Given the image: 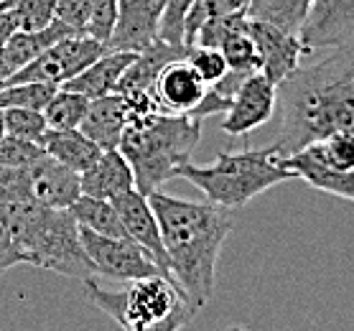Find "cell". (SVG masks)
I'll use <instances>...</instances> for the list:
<instances>
[{
    "mask_svg": "<svg viewBox=\"0 0 354 331\" xmlns=\"http://www.w3.org/2000/svg\"><path fill=\"white\" fill-rule=\"evenodd\" d=\"M69 211L77 219V225L84 227V229H92L97 234H107V237H128L110 199L80 194L74 199L72 207H69Z\"/></svg>",
    "mask_w": 354,
    "mask_h": 331,
    "instance_id": "7402d4cb",
    "label": "cell"
},
{
    "mask_svg": "<svg viewBox=\"0 0 354 331\" xmlns=\"http://www.w3.org/2000/svg\"><path fill=\"white\" fill-rule=\"evenodd\" d=\"M10 6H13V3H10V0H0V10H8Z\"/></svg>",
    "mask_w": 354,
    "mask_h": 331,
    "instance_id": "74e56055",
    "label": "cell"
},
{
    "mask_svg": "<svg viewBox=\"0 0 354 331\" xmlns=\"http://www.w3.org/2000/svg\"><path fill=\"white\" fill-rule=\"evenodd\" d=\"M248 0H192V6L186 10L184 18V44L189 46L194 41V33L199 31V26L204 21H209L214 16H225V13H234V10L245 8Z\"/></svg>",
    "mask_w": 354,
    "mask_h": 331,
    "instance_id": "484cf974",
    "label": "cell"
},
{
    "mask_svg": "<svg viewBox=\"0 0 354 331\" xmlns=\"http://www.w3.org/2000/svg\"><path fill=\"white\" fill-rule=\"evenodd\" d=\"M0 222L10 232L26 265L77 281L97 278L82 247L80 225L69 209L36 202H6L0 204Z\"/></svg>",
    "mask_w": 354,
    "mask_h": 331,
    "instance_id": "3957f363",
    "label": "cell"
},
{
    "mask_svg": "<svg viewBox=\"0 0 354 331\" xmlns=\"http://www.w3.org/2000/svg\"><path fill=\"white\" fill-rule=\"evenodd\" d=\"M199 138L201 120L194 115L148 113L128 117L118 151L133 169L136 189L148 196L176 178L178 169L192 161Z\"/></svg>",
    "mask_w": 354,
    "mask_h": 331,
    "instance_id": "277c9868",
    "label": "cell"
},
{
    "mask_svg": "<svg viewBox=\"0 0 354 331\" xmlns=\"http://www.w3.org/2000/svg\"><path fill=\"white\" fill-rule=\"evenodd\" d=\"M6 113V133L16 138H26V140H36L41 143V138L46 133V120L41 110H28V107H8Z\"/></svg>",
    "mask_w": 354,
    "mask_h": 331,
    "instance_id": "f1b7e54d",
    "label": "cell"
},
{
    "mask_svg": "<svg viewBox=\"0 0 354 331\" xmlns=\"http://www.w3.org/2000/svg\"><path fill=\"white\" fill-rule=\"evenodd\" d=\"M110 202H113L115 211L120 217L125 234L148 258L153 260L163 275H171L169 255H166V247H163V240H161V227H158V219H156L153 209H151L148 196L140 194L138 189H128V191L118 194Z\"/></svg>",
    "mask_w": 354,
    "mask_h": 331,
    "instance_id": "8fae6325",
    "label": "cell"
},
{
    "mask_svg": "<svg viewBox=\"0 0 354 331\" xmlns=\"http://www.w3.org/2000/svg\"><path fill=\"white\" fill-rule=\"evenodd\" d=\"M125 125H128L125 102L120 100L118 92H113V95H102V97L89 100L87 113H84V117L80 122V130L92 143H97V148L110 151V148L120 146Z\"/></svg>",
    "mask_w": 354,
    "mask_h": 331,
    "instance_id": "ac0fdd59",
    "label": "cell"
},
{
    "mask_svg": "<svg viewBox=\"0 0 354 331\" xmlns=\"http://www.w3.org/2000/svg\"><path fill=\"white\" fill-rule=\"evenodd\" d=\"M89 100L80 92H72V89L57 87L54 95L44 105V120H46L48 130H72L80 128L82 117L87 113Z\"/></svg>",
    "mask_w": 354,
    "mask_h": 331,
    "instance_id": "603a6c76",
    "label": "cell"
},
{
    "mask_svg": "<svg viewBox=\"0 0 354 331\" xmlns=\"http://www.w3.org/2000/svg\"><path fill=\"white\" fill-rule=\"evenodd\" d=\"M148 202L161 227L171 278L201 311L214 293L219 252L234 227L232 209L212 202H186L158 189L148 194Z\"/></svg>",
    "mask_w": 354,
    "mask_h": 331,
    "instance_id": "7a4b0ae2",
    "label": "cell"
},
{
    "mask_svg": "<svg viewBox=\"0 0 354 331\" xmlns=\"http://www.w3.org/2000/svg\"><path fill=\"white\" fill-rule=\"evenodd\" d=\"M248 31L252 36V41H255V46H258L260 72L275 84L301 64V57H306L304 44H301L296 33H288L278 28V26L255 21V18H248Z\"/></svg>",
    "mask_w": 354,
    "mask_h": 331,
    "instance_id": "5bb4252c",
    "label": "cell"
},
{
    "mask_svg": "<svg viewBox=\"0 0 354 331\" xmlns=\"http://www.w3.org/2000/svg\"><path fill=\"white\" fill-rule=\"evenodd\" d=\"M207 92V84L199 79L194 66L184 57L171 59L163 66L153 84V97L161 113H192Z\"/></svg>",
    "mask_w": 354,
    "mask_h": 331,
    "instance_id": "9a60e30c",
    "label": "cell"
},
{
    "mask_svg": "<svg viewBox=\"0 0 354 331\" xmlns=\"http://www.w3.org/2000/svg\"><path fill=\"white\" fill-rule=\"evenodd\" d=\"M273 117L278 130L266 148L281 158L334 130H354V41L283 77L275 84Z\"/></svg>",
    "mask_w": 354,
    "mask_h": 331,
    "instance_id": "6da1fadb",
    "label": "cell"
},
{
    "mask_svg": "<svg viewBox=\"0 0 354 331\" xmlns=\"http://www.w3.org/2000/svg\"><path fill=\"white\" fill-rule=\"evenodd\" d=\"M304 51L334 49L354 41V0H314L298 33Z\"/></svg>",
    "mask_w": 354,
    "mask_h": 331,
    "instance_id": "30bf717a",
    "label": "cell"
},
{
    "mask_svg": "<svg viewBox=\"0 0 354 331\" xmlns=\"http://www.w3.org/2000/svg\"><path fill=\"white\" fill-rule=\"evenodd\" d=\"M136 59L133 51H105L102 57H97L89 66H84L80 74H74L72 79H66L62 87L80 92L87 100L102 97V95H113L122 72Z\"/></svg>",
    "mask_w": 354,
    "mask_h": 331,
    "instance_id": "d6986e66",
    "label": "cell"
},
{
    "mask_svg": "<svg viewBox=\"0 0 354 331\" xmlns=\"http://www.w3.org/2000/svg\"><path fill=\"white\" fill-rule=\"evenodd\" d=\"M26 191H28V202L69 209L74 199L82 194L80 173L44 153L31 166H26Z\"/></svg>",
    "mask_w": 354,
    "mask_h": 331,
    "instance_id": "4fadbf2b",
    "label": "cell"
},
{
    "mask_svg": "<svg viewBox=\"0 0 354 331\" xmlns=\"http://www.w3.org/2000/svg\"><path fill=\"white\" fill-rule=\"evenodd\" d=\"M6 135H8V133H6V113H3V107H0V140Z\"/></svg>",
    "mask_w": 354,
    "mask_h": 331,
    "instance_id": "8d00e7d4",
    "label": "cell"
},
{
    "mask_svg": "<svg viewBox=\"0 0 354 331\" xmlns=\"http://www.w3.org/2000/svg\"><path fill=\"white\" fill-rule=\"evenodd\" d=\"M41 148L46 151L51 158H57L59 163H64L77 173L89 169L97 161V155L102 153V148H97L80 128L72 130H46L41 138Z\"/></svg>",
    "mask_w": 354,
    "mask_h": 331,
    "instance_id": "ffe728a7",
    "label": "cell"
},
{
    "mask_svg": "<svg viewBox=\"0 0 354 331\" xmlns=\"http://www.w3.org/2000/svg\"><path fill=\"white\" fill-rule=\"evenodd\" d=\"M184 59L194 66V72L199 74V79L209 87L217 79H222L227 74V62L222 57V51L214 49V46H204V44H189L186 46Z\"/></svg>",
    "mask_w": 354,
    "mask_h": 331,
    "instance_id": "4316f807",
    "label": "cell"
},
{
    "mask_svg": "<svg viewBox=\"0 0 354 331\" xmlns=\"http://www.w3.org/2000/svg\"><path fill=\"white\" fill-rule=\"evenodd\" d=\"M18 31H41L57 21L54 0H16L10 6Z\"/></svg>",
    "mask_w": 354,
    "mask_h": 331,
    "instance_id": "83f0119b",
    "label": "cell"
},
{
    "mask_svg": "<svg viewBox=\"0 0 354 331\" xmlns=\"http://www.w3.org/2000/svg\"><path fill=\"white\" fill-rule=\"evenodd\" d=\"M324 163L334 169L354 171V130H334L311 143Z\"/></svg>",
    "mask_w": 354,
    "mask_h": 331,
    "instance_id": "d4e9b609",
    "label": "cell"
},
{
    "mask_svg": "<svg viewBox=\"0 0 354 331\" xmlns=\"http://www.w3.org/2000/svg\"><path fill=\"white\" fill-rule=\"evenodd\" d=\"M57 18L62 23L72 26L77 33H87L89 21V0H54Z\"/></svg>",
    "mask_w": 354,
    "mask_h": 331,
    "instance_id": "836d02e7",
    "label": "cell"
},
{
    "mask_svg": "<svg viewBox=\"0 0 354 331\" xmlns=\"http://www.w3.org/2000/svg\"><path fill=\"white\" fill-rule=\"evenodd\" d=\"M105 51V44L92 39L89 33H72L41 51L39 57L31 59L24 69H18L8 82H44L51 87H62L66 79L80 74Z\"/></svg>",
    "mask_w": 354,
    "mask_h": 331,
    "instance_id": "52a82bcc",
    "label": "cell"
},
{
    "mask_svg": "<svg viewBox=\"0 0 354 331\" xmlns=\"http://www.w3.org/2000/svg\"><path fill=\"white\" fill-rule=\"evenodd\" d=\"M80 237L82 247L95 267V275H105L118 283H125L143 278V275L161 273L158 265L130 237H107V234H97L84 227H80Z\"/></svg>",
    "mask_w": 354,
    "mask_h": 331,
    "instance_id": "ba28073f",
    "label": "cell"
},
{
    "mask_svg": "<svg viewBox=\"0 0 354 331\" xmlns=\"http://www.w3.org/2000/svg\"><path fill=\"white\" fill-rule=\"evenodd\" d=\"M51 84L44 82H8L0 87V107H28V110H44L51 95H54Z\"/></svg>",
    "mask_w": 354,
    "mask_h": 331,
    "instance_id": "cb8c5ba5",
    "label": "cell"
},
{
    "mask_svg": "<svg viewBox=\"0 0 354 331\" xmlns=\"http://www.w3.org/2000/svg\"><path fill=\"white\" fill-rule=\"evenodd\" d=\"M192 0H163V16L158 26V39L169 44H184V18Z\"/></svg>",
    "mask_w": 354,
    "mask_h": 331,
    "instance_id": "4dcf8cb0",
    "label": "cell"
},
{
    "mask_svg": "<svg viewBox=\"0 0 354 331\" xmlns=\"http://www.w3.org/2000/svg\"><path fill=\"white\" fill-rule=\"evenodd\" d=\"M80 189L87 196L115 199L122 191L136 189V176L125 155L118 148H110V151H102L97 155V161L80 173Z\"/></svg>",
    "mask_w": 354,
    "mask_h": 331,
    "instance_id": "e0dca14e",
    "label": "cell"
},
{
    "mask_svg": "<svg viewBox=\"0 0 354 331\" xmlns=\"http://www.w3.org/2000/svg\"><path fill=\"white\" fill-rule=\"evenodd\" d=\"M281 163L286 169L293 171L296 178H304L306 184H311L314 189L324 191V194L354 202V171H342L329 166V163H324L311 143L304 146L301 151H296V153L283 155Z\"/></svg>",
    "mask_w": 354,
    "mask_h": 331,
    "instance_id": "2e32d148",
    "label": "cell"
},
{
    "mask_svg": "<svg viewBox=\"0 0 354 331\" xmlns=\"http://www.w3.org/2000/svg\"><path fill=\"white\" fill-rule=\"evenodd\" d=\"M311 6H314V0H248L245 13L248 18L266 21V23L278 26L283 31L298 36Z\"/></svg>",
    "mask_w": 354,
    "mask_h": 331,
    "instance_id": "44dd1931",
    "label": "cell"
},
{
    "mask_svg": "<svg viewBox=\"0 0 354 331\" xmlns=\"http://www.w3.org/2000/svg\"><path fill=\"white\" fill-rule=\"evenodd\" d=\"M275 115V82H270L263 72H250L234 87L232 102L227 107L222 130L227 135H248L252 130L263 128Z\"/></svg>",
    "mask_w": 354,
    "mask_h": 331,
    "instance_id": "9c48e42d",
    "label": "cell"
},
{
    "mask_svg": "<svg viewBox=\"0 0 354 331\" xmlns=\"http://www.w3.org/2000/svg\"><path fill=\"white\" fill-rule=\"evenodd\" d=\"M46 151L36 140H26V138H16V135H6L0 140V166L26 169V166H31Z\"/></svg>",
    "mask_w": 354,
    "mask_h": 331,
    "instance_id": "f546056e",
    "label": "cell"
},
{
    "mask_svg": "<svg viewBox=\"0 0 354 331\" xmlns=\"http://www.w3.org/2000/svg\"><path fill=\"white\" fill-rule=\"evenodd\" d=\"M24 258H21V252H18L16 243H13V237L10 232L6 229V225L0 222V275L10 270L13 265H21Z\"/></svg>",
    "mask_w": 354,
    "mask_h": 331,
    "instance_id": "e575fe53",
    "label": "cell"
},
{
    "mask_svg": "<svg viewBox=\"0 0 354 331\" xmlns=\"http://www.w3.org/2000/svg\"><path fill=\"white\" fill-rule=\"evenodd\" d=\"M115 18H118V0H89L87 33L105 44L113 33Z\"/></svg>",
    "mask_w": 354,
    "mask_h": 331,
    "instance_id": "1f68e13d",
    "label": "cell"
},
{
    "mask_svg": "<svg viewBox=\"0 0 354 331\" xmlns=\"http://www.w3.org/2000/svg\"><path fill=\"white\" fill-rule=\"evenodd\" d=\"M176 178H186L196 186L204 199L219 204L225 209H242L255 196L268 189L293 181L296 173L281 163L268 148H248V151H225L209 166H194L192 161L178 169Z\"/></svg>",
    "mask_w": 354,
    "mask_h": 331,
    "instance_id": "8992f818",
    "label": "cell"
},
{
    "mask_svg": "<svg viewBox=\"0 0 354 331\" xmlns=\"http://www.w3.org/2000/svg\"><path fill=\"white\" fill-rule=\"evenodd\" d=\"M10 3H16V0H10Z\"/></svg>",
    "mask_w": 354,
    "mask_h": 331,
    "instance_id": "f35d334b",
    "label": "cell"
},
{
    "mask_svg": "<svg viewBox=\"0 0 354 331\" xmlns=\"http://www.w3.org/2000/svg\"><path fill=\"white\" fill-rule=\"evenodd\" d=\"M163 0H118V18L105 41L107 51H143L158 39Z\"/></svg>",
    "mask_w": 354,
    "mask_h": 331,
    "instance_id": "7c38bea8",
    "label": "cell"
},
{
    "mask_svg": "<svg viewBox=\"0 0 354 331\" xmlns=\"http://www.w3.org/2000/svg\"><path fill=\"white\" fill-rule=\"evenodd\" d=\"M16 31H18V26H16V21H13L10 8L0 10V46H3V44H6V41H8Z\"/></svg>",
    "mask_w": 354,
    "mask_h": 331,
    "instance_id": "d590c367",
    "label": "cell"
},
{
    "mask_svg": "<svg viewBox=\"0 0 354 331\" xmlns=\"http://www.w3.org/2000/svg\"><path fill=\"white\" fill-rule=\"evenodd\" d=\"M6 202H28L26 169L0 166V204H6Z\"/></svg>",
    "mask_w": 354,
    "mask_h": 331,
    "instance_id": "d6a6232c",
    "label": "cell"
},
{
    "mask_svg": "<svg viewBox=\"0 0 354 331\" xmlns=\"http://www.w3.org/2000/svg\"><path fill=\"white\" fill-rule=\"evenodd\" d=\"M82 283L89 303L128 331H176L199 314L178 283L163 273L125 281L120 291H107L95 278Z\"/></svg>",
    "mask_w": 354,
    "mask_h": 331,
    "instance_id": "5b68a950",
    "label": "cell"
}]
</instances>
